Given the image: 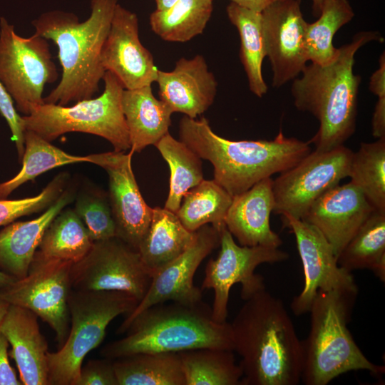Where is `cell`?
<instances>
[{
  "label": "cell",
  "instance_id": "obj_23",
  "mask_svg": "<svg viewBox=\"0 0 385 385\" xmlns=\"http://www.w3.org/2000/svg\"><path fill=\"white\" fill-rule=\"evenodd\" d=\"M74 197L73 188L65 189L41 215L5 225L0 230V270L16 279L24 277L46 230Z\"/></svg>",
  "mask_w": 385,
  "mask_h": 385
},
{
  "label": "cell",
  "instance_id": "obj_4",
  "mask_svg": "<svg viewBox=\"0 0 385 385\" xmlns=\"http://www.w3.org/2000/svg\"><path fill=\"white\" fill-rule=\"evenodd\" d=\"M118 0H91V13L84 21L59 10L42 14L31 24L35 34L53 41L62 67L59 83L43 98L45 103L67 106L93 98L106 71L101 61Z\"/></svg>",
  "mask_w": 385,
  "mask_h": 385
},
{
  "label": "cell",
  "instance_id": "obj_39",
  "mask_svg": "<svg viewBox=\"0 0 385 385\" xmlns=\"http://www.w3.org/2000/svg\"><path fill=\"white\" fill-rule=\"evenodd\" d=\"M0 113L5 118L11 132V140L15 143L19 160L24 153L25 125L14 104L13 99L0 80Z\"/></svg>",
  "mask_w": 385,
  "mask_h": 385
},
{
  "label": "cell",
  "instance_id": "obj_21",
  "mask_svg": "<svg viewBox=\"0 0 385 385\" xmlns=\"http://www.w3.org/2000/svg\"><path fill=\"white\" fill-rule=\"evenodd\" d=\"M273 180L263 179L249 190L232 197L225 224L242 246L279 247L282 241L270 227L274 208Z\"/></svg>",
  "mask_w": 385,
  "mask_h": 385
},
{
  "label": "cell",
  "instance_id": "obj_19",
  "mask_svg": "<svg viewBox=\"0 0 385 385\" xmlns=\"http://www.w3.org/2000/svg\"><path fill=\"white\" fill-rule=\"evenodd\" d=\"M374 210L361 190L349 182L322 194L302 220L320 231L337 257Z\"/></svg>",
  "mask_w": 385,
  "mask_h": 385
},
{
  "label": "cell",
  "instance_id": "obj_33",
  "mask_svg": "<svg viewBox=\"0 0 385 385\" xmlns=\"http://www.w3.org/2000/svg\"><path fill=\"white\" fill-rule=\"evenodd\" d=\"M155 146L170 170L169 192L164 207L176 212L185 193L203 180L201 158L169 133Z\"/></svg>",
  "mask_w": 385,
  "mask_h": 385
},
{
  "label": "cell",
  "instance_id": "obj_35",
  "mask_svg": "<svg viewBox=\"0 0 385 385\" xmlns=\"http://www.w3.org/2000/svg\"><path fill=\"white\" fill-rule=\"evenodd\" d=\"M354 16L353 8L348 0H327L318 19L306 24L304 44L307 61L319 65L334 61L339 48L334 46L333 38Z\"/></svg>",
  "mask_w": 385,
  "mask_h": 385
},
{
  "label": "cell",
  "instance_id": "obj_34",
  "mask_svg": "<svg viewBox=\"0 0 385 385\" xmlns=\"http://www.w3.org/2000/svg\"><path fill=\"white\" fill-rule=\"evenodd\" d=\"M93 243L80 217L68 208L51 221L38 250L46 257L76 263L86 255Z\"/></svg>",
  "mask_w": 385,
  "mask_h": 385
},
{
  "label": "cell",
  "instance_id": "obj_40",
  "mask_svg": "<svg viewBox=\"0 0 385 385\" xmlns=\"http://www.w3.org/2000/svg\"><path fill=\"white\" fill-rule=\"evenodd\" d=\"M91 359L82 366L77 385H118L113 359Z\"/></svg>",
  "mask_w": 385,
  "mask_h": 385
},
{
  "label": "cell",
  "instance_id": "obj_25",
  "mask_svg": "<svg viewBox=\"0 0 385 385\" xmlns=\"http://www.w3.org/2000/svg\"><path fill=\"white\" fill-rule=\"evenodd\" d=\"M196 231L186 229L175 212L165 207L153 208L149 227L138 251L153 274L183 253L195 241Z\"/></svg>",
  "mask_w": 385,
  "mask_h": 385
},
{
  "label": "cell",
  "instance_id": "obj_1",
  "mask_svg": "<svg viewBox=\"0 0 385 385\" xmlns=\"http://www.w3.org/2000/svg\"><path fill=\"white\" fill-rule=\"evenodd\" d=\"M244 300L230 323L233 351L241 357L242 385L298 384L302 341L283 302L265 288Z\"/></svg>",
  "mask_w": 385,
  "mask_h": 385
},
{
  "label": "cell",
  "instance_id": "obj_38",
  "mask_svg": "<svg viewBox=\"0 0 385 385\" xmlns=\"http://www.w3.org/2000/svg\"><path fill=\"white\" fill-rule=\"evenodd\" d=\"M68 178L67 173H58L39 194L33 197L16 200L0 199V227L23 216L46 210L66 189Z\"/></svg>",
  "mask_w": 385,
  "mask_h": 385
},
{
  "label": "cell",
  "instance_id": "obj_8",
  "mask_svg": "<svg viewBox=\"0 0 385 385\" xmlns=\"http://www.w3.org/2000/svg\"><path fill=\"white\" fill-rule=\"evenodd\" d=\"M104 90L96 98L82 100L71 106L45 103L22 116L25 129L51 142L63 134L81 132L102 137L115 151L130 148L128 127L121 106L124 87L111 72L106 71Z\"/></svg>",
  "mask_w": 385,
  "mask_h": 385
},
{
  "label": "cell",
  "instance_id": "obj_48",
  "mask_svg": "<svg viewBox=\"0 0 385 385\" xmlns=\"http://www.w3.org/2000/svg\"><path fill=\"white\" fill-rule=\"evenodd\" d=\"M10 304L6 302L0 294V324L6 315Z\"/></svg>",
  "mask_w": 385,
  "mask_h": 385
},
{
  "label": "cell",
  "instance_id": "obj_16",
  "mask_svg": "<svg viewBox=\"0 0 385 385\" xmlns=\"http://www.w3.org/2000/svg\"><path fill=\"white\" fill-rule=\"evenodd\" d=\"M261 15L265 55L272 71V85L279 88L298 77L307 65V21L297 0L275 1Z\"/></svg>",
  "mask_w": 385,
  "mask_h": 385
},
{
  "label": "cell",
  "instance_id": "obj_32",
  "mask_svg": "<svg viewBox=\"0 0 385 385\" xmlns=\"http://www.w3.org/2000/svg\"><path fill=\"white\" fill-rule=\"evenodd\" d=\"M21 170L11 179L0 183V199H6L14 190L43 173L55 168L76 163L90 162L89 155L69 154L36 133L26 130L24 153Z\"/></svg>",
  "mask_w": 385,
  "mask_h": 385
},
{
  "label": "cell",
  "instance_id": "obj_11",
  "mask_svg": "<svg viewBox=\"0 0 385 385\" xmlns=\"http://www.w3.org/2000/svg\"><path fill=\"white\" fill-rule=\"evenodd\" d=\"M220 250L217 257L210 259L206 265L202 289H213L212 319L224 323L227 322L231 287L240 283L241 298H248L265 288L263 277L255 273L257 267L284 261L289 254L279 247L237 245L226 226L220 230Z\"/></svg>",
  "mask_w": 385,
  "mask_h": 385
},
{
  "label": "cell",
  "instance_id": "obj_27",
  "mask_svg": "<svg viewBox=\"0 0 385 385\" xmlns=\"http://www.w3.org/2000/svg\"><path fill=\"white\" fill-rule=\"evenodd\" d=\"M337 263L349 272L369 270L385 281V212H372L341 251Z\"/></svg>",
  "mask_w": 385,
  "mask_h": 385
},
{
  "label": "cell",
  "instance_id": "obj_47",
  "mask_svg": "<svg viewBox=\"0 0 385 385\" xmlns=\"http://www.w3.org/2000/svg\"><path fill=\"white\" fill-rule=\"evenodd\" d=\"M178 0H155L156 4V10H165L170 8Z\"/></svg>",
  "mask_w": 385,
  "mask_h": 385
},
{
  "label": "cell",
  "instance_id": "obj_26",
  "mask_svg": "<svg viewBox=\"0 0 385 385\" xmlns=\"http://www.w3.org/2000/svg\"><path fill=\"white\" fill-rule=\"evenodd\" d=\"M118 385H185L178 352L136 353L113 359Z\"/></svg>",
  "mask_w": 385,
  "mask_h": 385
},
{
  "label": "cell",
  "instance_id": "obj_22",
  "mask_svg": "<svg viewBox=\"0 0 385 385\" xmlns=\"http://www.w3.org/2000/svg\"><path fill=\"white\" fill-rule=\"evenodd\" d=\"M0 332L11 346L23 385H48V344L37 316L31 310L10 304L0 324Z\"/></svg>",
  "mask_w": 385,
  "mask_h": 385
},
{
  "label": "cell",
  "instance_id": "obj_37",
  "mask_svg": "<svg viewBox=\"0 0 385 385\" xmlns=\"http://www.w3.org/2000/svg\"><path fill=\"white\" fill-rule=\"evenodd\" d=\"M73 210L84 224L93 242L116 236L108 195L101 190L91 188L80 192Z\"/></svg>",
  "mask_w": 385,
  "mask_h": 385
},
{
  "label": "cell",
  "instance_id": "obj_36",
  "mask_svg": "<svg viewBox=\"0 0 385 385\" xmlns=\"http://www.w3.org/2000/svg\"><path fill=\"white\" fill-rule=\"evenodd\" d=\"M349 177L375 210L385 212V138L361 143L352 154Z\"/></svg>",
  "mask_w": 385,
  "mask_h": 385
},
{
  "label": "cell",
  "instance_id": "obj_30",
  "mask_svg": "<svg viewBox=\"0 0 385 385\" xmlns=\"http://www.w3.org/2000/svg\"><path fill=\"white\" fill-rule=\"evenodd\" d=\"M213 0H178L150 16L152 31L169 42H187L203 33L212 15Z\"/></svg>",
  "mask_w": 385,
  "mask_h": 385
},
{
  "label": "cell",
  "instance_id": "obj_41",
  "mask_svg": "<svg viewBox=\"0 0 385 385\" xmlns=\"http://www.w3.org/2000/svg\"><path fill=\"white\" fill-rule=\"evenodd\" d=\"M9 342L0 332V385H23L9 361Z\"/></svg>",
  "mask_w": 385,
  "mask_h": 385
},
{
  "label": "cell",
  "instance_id": "obj_28",
  "mask_svg": "<svg viewBox=\"0 0 385 385\" xmlns=\"http://www.w3.org/2000/svg\"><path fill=\"white\" fill-rule=\"evenodd\" d=\"M230 21L237 29L240 38V58L247 75L250 91L262 98L268 91L262 76L265 55L261 12L234 3L226 8Z\"/></svg>",
  "mask_w": 385,
  "mask_h": 385
},
{
  "label": "cell",
  "instance_id": "obj_31",
  "mask_svg": "<svg viewBox=\"0 0 385 385\" xmlns=\"http://www.w3.org/2000/svg\"><path fill=\"white\" fill-rule=\"evenodd\" d=\"M232 197L214 180H202L183 196L175 212L183 226L195 232L211 224L217 230L225 226V218Z\"/></svg>",
  "mask_w": 385,
  "mask_h": 385
},
{
  "label": "cell",
  "instance_id": "obj_29",
  "mask_svg": "<svg viewBox=\"0 0 385 385\" xmlns=\"http://www.w3.org/2000/svg\"><path fill=\"white\" fill-rule=\"evenodd\" d=\"M178 353L185 385H242V371L232 350L200 348Z\"/></svg>",
  "mask_w": 385,
  "mask_h": 385
},
{
  "label": "cell",
  "instance_id": "obj_15",
  "mask_svg": "<svg viewBox=\"0 0 385 385\" xmlns=\"http://www.w3.org/2000/svg\"><path fill=\"white\" fill-rule=\"evenodd\" d=\"M220 231L212 225H205L197 230L192 244L153 274L145 295L127 314L116 332L125 333L133 319L154 304L168 301L187 305L202 302V290L194 284L193 277L202 261L220 245Z\"/></svg>",
  "mask_w": 385,
  "mask_h": 385
},
{
  "label": "cell",
  "instance_id": "obj_44",
  "mask_svg": "<svg viewBox=\"0 0 385 385\" xmlns=\"http://www.w3.org/2000/svg\"><path fill=\"white\" fill-rule=\"evenodd\" d=\"M240 6L262 12L267 6L279 0H230Z\"/></svg>",
  "mask_w": 385,
  "mask_h": 385
},
{
  "label": "cell",
  "instance_id": "obj_3",
  "mask_svg": "<svg viewBox=\"0 0 385 385\" xmlns=\"http://www.w3.org/2000/svg\"><path fill=\"white\" fill-rule=\"evenodd\" d=\"M180 140L214 168V180L232 197L259 181L282 173L311 152L309 142L284 136L280 130L271 140H231L213 132L208 120L183 117Z\"/></svg>",
  "mask_w": 385,
  "mask_h": 385
},
{
  "label": "cell",
  "instance_id": "obj_2",
  "mask_svg": "<svg viewBox=\"0 0 385 385\" xmlns=\"http://www.w3.org/2000/svg\"><path fill=\"white\" fill-rule=\"evenodd\" d=\"M371 41L382 43L384 38L378 31L358 32L350 43L338 48L334 61L306 65L302 76L293 80L291 93L295 107L312 113L319 122L317 133L309 141L316 150L341 146L354 133L361 83V76L354 73V56Z\"/></svg>",
  "mask_w": 385,
  "mask_h": 385
},
{
  "label": "cell",
  "instance_id": "obj_46",
  "mask_svg": "<svg viewBox=\"0 0 385 385\" xmlns=\"http://www.w3.org/2000/svg\"><path fill=\"white\" fill-rule=\"evenodd\" d=\"M297 1L301 2V0ZM327 0H312V14L314 16L318 17L319 16L323 4Z\"/></svg>",
  "mask_w": 385,
  "mask_h": 385
},
{
  "label": "cell",
  "instance_id": "obj_45",
  "mask_svg": "<svg viewBox=\"0 0 385 385\" xmlns=\"http://www.w3.org/2000/svg\"><path fill=\"white\" fill-rule=\"evenodd\" d=\"M16 279L0 270V287H6L11 284Z\"/></svg>",
  "mask_w": 385,
  "mask_h": 385
},
{
  "label": "cell",
  "instance_id": "obj_5",
  "mask_svg": "<svg viewBox=\"0 0 385 385\" xmlns=\"http://www.w3.org/2000/svg\"><path fill=\"white\" fill-rule=\"evenodd\" d=\"M127 335L104 346L101 354L115 359L143 352H179L200 348L233 351L230 324L212 319L203 301L187 305L170 302L154 304L138 314Z\"/></svg>",
  "mask_w": 385,
  "mask_h": 385
},
{
  "label": "cell",
  "instance_id": "obj_14",
  "mask_svg": "<svg viewBox=\"0 0 385 385\" xmlns=\"http://www.w3.org/2000/svg\"><path fill=\"white\" fill-rule=\"evenodd\" d=\"M284 226L295 237L304 271V287L290 307L297 316L306 314L319 291L337 290L358 293L351 272L341 267L329 242L309 222L288 215L282 216Z\"/></svg>",
  "mask_w": 385,
  "mask_h": 385
},
{
  "label": "cell",
  "instance_id": "obj_20",
  "mask_svg": "<svg viewBox=\"0 0 385 385\" xmlns=\"http://www.w3.org/2000/svg\"><path fill=\"white\" fill-rule=\"evenodd\" d=\"M160 99L173 113L196 118L213 103L217 81L200 54L180 58L170 71L158 70L156 81Z\"/></svg>",
  "mask_w": 385,
  "mask_h": 385
},
{
  "label": "cell",
  "instance_id": "obj_42",
  "mask_svg": "<svg viewBox=\"0 0 385 385\" xmlns=\"http://www.w3.org/2000/svg\"><path fill=\"white\" fill-rule=\"evenodd\" d=\"M371 130L376 139L385 138V97L378 98L371 120Z\"/></svg>",
  "mask_w": 385,
  "mask_h": 385
},
{
  "label": "cell",
  "instance_id": "obj_10",
  "mask_svg": "<svg viewBox=\"0 0 385 385\" xmlns=\"http://www.w3.org/2000/svg\"><path fill=\"white\" fill-rule=\"evenodd\" d=\"M72 265L46 257L37 250L27 274L0 287V294L10 304L31 310L51 327L59 347L70 329L68 300Z\"/></svg>",
  "mask_w": 385,
  "mask_h": 385
},
{
  "label": "cell",
  "instance_id": "obj_18",
  "mask_svg": "<svg viewBox=\"0 0 385 385\" xmlns=\"http://www.w3.org/2000/svg\"><path fill=\"white\" fill-rule=\"evenodd\" d=\"M101 61L113 73L124 89H135L156 81L158 68L151 53L140 42L137 15L118 3L104 41Z\"/></svg>",
  "mask_w": 385,
  "mask_h": 385
},
{
  "label": "cell",
  "instance_id": "obj_9",
  "mask_svg": "<svg viewBox=\"0 0 385 385\" xmlns=\"http://www.w3.org/2000/svg\"><path fill=\"white\" fill-rule=\"evenodd\" d=\"M58 78L46 38L34 34L18 35L14 26L0 18V80L17 111L28 115L43 104L46 83Z\"/></svg>",
  "mask_w": 385,
  "mask_h": 385
},
{
  "label": "cell",
  "instance_id": "obj_7",
  "mask_svg": "<svg viewBox=\"0 0 385 385\" xmlns=\"http://www.w3.org/2000/svg\"><path fill=\"white\" fill-rule=\"evenodd\" d=\"M138 302L124 292L71 289L68 334L57 351L47 354L48 385H77L85 356L102 342L109 323Z\"/></svg>",
  "mask_w": 385,
  "mask_h": 385
},
{
  "label": "cell",
  "instance_id": "obj_13",
  "mask_svg": "<svg viewBox=\"0 0 385 385\" xmlns=\"http://www.w3.org/2000/svg\"><path fill=\"white\" fill-rule=\"evenodd\" d=\"M152 277L138 250L116 236L93 242L86 255L71 268L73 289L120 291L138 302Z\"/></svg>",
  "mask_w": 385,
  "mask_h": 385
},
{
  "label": "cell",
  "instance_id": "obj_17",
  "mask_svg": "<svg viewBox=\"0 0 385 385\" xmlns=\"http://www.w3.org/2000/svg\"><path fill=\"white\" fill-rule=\"evenodd\" d=\"M130 150L89 155L91 163L108 173V199L116 237L138 250L150 223L153 208L144 200L133 172Z\"/></svg>",
  "mask_w": 385,
  "mask_h": 385
},
{
  "label": "cell",
  "instance_id": "obj_43",
  "mask_svg": "<svg viewBox=\"0 0 385 385\" xmlns=\"http://www.w3.org/2000/svg\"><path fill=\"white\" fill-rule=\"evenodd\" d=\"M379 66L370 77L369 88L378 98L385 97V55L379 58Z\"/></svg>",
  "mask_w": 385,
  "mask_h": 385
},
{
  "label": "cell",
  "instance_id": "obj_6",
  "mask_svg": "<svg viewBox=\"0 0 385 385\" xmlns=\"http://www.w3.org/2000/svg\"><path fill=\"white\" fill-rule=\"evenodd\" d=\"M356 294L337 290L319 291L309 312L310 330L302 341L301 381L306 385H327L339 375L366 370L375 375L384 366L369 361L354 340L347 323Z\"/></svg>",
  "mask_w": 385,
  "mask_h": 385
},
{
  "label": "cell",
  "instance_id": "obj_24",
  "mask_svg": "<svg viewBox=\"0 0 385 385\" xmlns=\"http://www.w3.org/2000/svg\"><path fill=\"white\" fill-rule=\"evenodd\" d=\"M121 106L129 133L130 150L133 153L155 145L169 133L173 112L155 97L151 86L124 89Z\"/></svg>",
  "mask_w": 385,
  "mask_h": 385
},
{
  "label": "cell",
  "instance_id": "obj_12",
  "mask_svg": "<svg viewBox=\"0 0 385 385\" xmlns=\"http://www.w3.org/2000/svg\"><path fill=\"white\" fill-rule=\"evenodd\" d=\"M353 152L344 145L314 150L273 180L275 214L302 220L322 194L349 177Z\"/></svg>",
  "mask_w": 385,
  "mask_h": 385
}]
</instances>
